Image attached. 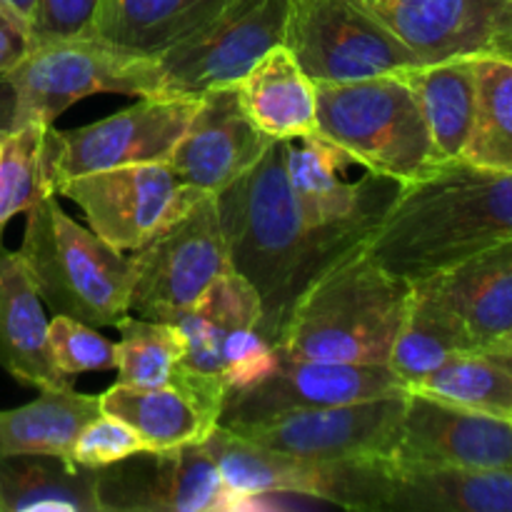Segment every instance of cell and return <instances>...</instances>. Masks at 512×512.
<instances>
[{
	"label": "cell",
	"instance_id": "6da1fadb",
	"mask_svg": "<svg viewBox=\"0 0 512 512\" xmlns=\"http://www.w3.org/2000/svg\"><path fill=\"white\" fill-rule=\"evenodd\" d=\"M215 205L230 265L258 293V333L270 345L305 290L368 240L305 223L285 168V140H275L248 173L220 190Z\"/></svg>",
	"mask_w": 512,
	"mask_h": 512
},
{
	"label": "cell",
	"instance_id": "7a4b0ae2",
	"mask_svg": "<svg viewBox=\"0 0 512 512\" xmlns=\"http://www.w3.org/2000/svg\"><path fill=\"white\" fill-rule=\"evenodd\" d=\"M512 240V173L468 160L435 165L403 185L363 250L408 283Z\"/></svg>",
	"mask_w": 512,
	"mask_h": 512
},
{
	"label": "cell",
	"instance_id": "3957f363",
	"mask_svg": "<svg viewBox=\"0 0 512 512\" xmlns=\"http://www.w3.org/2000/svg\"><path fill=\"white\" fill-rule=\"evenodd\" d=\"M410 293L413 283L355 250L305 290L275 350L298 360L388 365Z\"/></svg>",
	"mask_w": 512,
	"mask_h": 512
},
{
	"label": "cell",
	"instance_id": "277c9868",
	"mask_svg": "<svg viewBox=\"0 0 512 512\" xmlns=\"http://www.w3.org/2000/svg\"><path fill=\"white\" fill-rule=\"evenodd\" d=\"M30 283L55 315L110 328L130 315L133 258L83 228L48 193L25 210L18 250Z\"/></svg>",
	"mask_w": 512,
	"mask_h": 512
},
{
	"label": "cell",
	"instance_id": "5b68a950",
	"mask_svg": "<svg viewBox=\"0 0 512 512\" xmlns=\"http://www.w3.org/2000/svg\"><path fill=\"white\" fill-rule=\"evenodd\" d=\"M315 90V135L343 148L358 165L403 183L438 165L423 108L403 73L315 83Z\"/></svg>",
	"mask_w": 512,
	"mask_h": 512
},
{
	"label": "cell",
	"instance_id": "8992f818",
	"mask_svg": "<svg viewBox=\"0 0 512 512\" xmlns=\"http://www.w3.org/2000/svg\"><path fill=\"white\" fill-rule=\"evenodd\" d=\"M5 75L18 100L15 128L53 125L70 105L90 95H165L158 58L128 53L100 38L33 45Z\"/></svg>",
	"mask_w": 512,
	"mask_h": 512
},
{
	"label": "cell",
	"instance_id": "52a82bcc",
	"mask_svg": "<svg viewBox=\"0 0 512 512\" xmlns=\"http://www.w3.org/2000/svg\"><path fill=\"white\" fill-rule=\"evenodd\" d=\"M205 448L213 455L225 485L235 498V512L245 498L260 493H303L348 510H385L395 468L385 458L313 460L260 448L233 430L218 428Z\"/></svg>",
	"mask_w": 512,
	"mask_h": 512
},
{
	"label": "cell",
	"instance_id": "ba28073f",
	"mask_svg": "<svg viewBox=\"0 0 512 512\" xmlns=\"http://www.w3.org/2000/svg\"><path fill=\"white\" fill-rule=\"evenodd\" d=\"M283 45L313 83H345L423 65L370 0H290Z\"/></svg>",
	"mask_w": 512,
	"mask_h": 512
},
{
	"label": "cell",
	"instance_id": "9c48e42d",
	"mask_svg": "<svg viewBox=\"0 0 512 512\" xmlns=\"http://www.w3.org/2000/svg\"><path fill=\"white\" fill-rule=\"evenodd\" d=\"M55 195L83 210L90 230L120 253H135L208 193L183 183L168 160L123 165L55 183Z\"/></svg>",
	"mask_w": 512,
	"mask_h": 512
},
{
	"label": "cell",
	"instance_id": "30bf717a",
	"mask_svg": "<svg viewBox=\"0 0 512 512\" xmlns=\"http://www.w3.org/2000/svg\"><path fill=\"white\" fill-rule=\"evenodd\" d=\"M198 98L148 95L98 123L45 133L50 188L65 178L168 160L193 120Z\"/></svg>",
	"mask_w": 512,
	"mask_h": 512
},
{
	"label": "cell",
	"instance_id": "8fae6325",
	"mask_svg": "<svg viewBox=\"0 0 512 512\" xmlns=\"http://www.w3.org/2000/svg\"><path fill=\"white\" fill-rule=\"evenodd\" d=\"M215 195L155 235L133 255L130 313L165 320L198 303L210 285L230 273Z\"/></svg>",
	"mask_w": 512,
	"mask_h": 512
},
{
	"label": "cell",
	"instance_id": "7c38bea8",
	"mask_svg": "<svg viewBox=\"0 0 512 512\" xmlns=\"http://www.w3.org/2000/svg\"><path fill=\"white\" fill-rule=\"evenodd\" d=\"M290 0H230L210 23L158 58L165 95L200 98L235 85L268 50L285 43Z\"/></svg>",
	"mask_w": 512,
	"mask_h": 512
},
{
	"label": "cell",
	"instance_id": "4fadbf2b",
	"mask_svg": "<svg viewBox=\"0 0 512 512\" xmlns=\"http://www.w3.org/2000/svg\"><path fill=\"white\" fill-rule=\"evenodd\" d=\"M403 410L405 390H400L358 403L293 410L228 430L260 448L295 458L390 460L400 440Z\"/></svg>",
	"mask_w": 512,
	"mask_h": 512
},
{
	"label": "cell",
	"instance_id": "5bb4252c",
	"mask_svg": "<svg viewBox=\"0 0 512 512\" xmlns=\"http://www.w3.org/2000/svg\"><path fill=\"white\" fill-rule=\"evenodd\" d=\"M103 512H235L213 455L203 443L140 450L98 468Z\"/></svg>",
	"mask_w": 512,
	"mask_h": 512
},
{
	"label": "cell",
	"instance_id": "9a60e30c",
	"mask_svg": "<svg viewBox=\"0 0 512 512\" xmlns=\"http://www.w3.org/2000/svg\"><path fill=\"white\" fill-rule=\"evenodd\" d=\"M350 165H358L355 158L315 133L285 140V168L305 223L370 238L405 183L368 168L358 180H345Z\"/></svg>",
	"mask_w": 512,
	"mask_h": 512
},
{
	"label": "cell",
	"instance_id": "2e32d148",
	"mask_svg": "<svg viewBox=\"0 0 512 512\" xmlns=\"http://www.w3.org/2000/svg\"><path fill=\"white\" fill-rule=\"evenodd\" d=\"M395 470H475L512 465V420L405 390Z\"/></svg>",
	"mask_w": 512,
	"mask_h": 512
},
{
	"label": "cell",
	"instance_id": "e0dca14e",
	"mask_svg": "<svg viewBox=\"0 0 512 512\" xmlns=\"http://www.w3.org/2000/svg\"><path fill=\"white\" fill-rule=\"evenodd\" d=\"M400 390L405 388L388 365L328 363L280 355L278 368L268 378L225 395L220 425L235 428L293 410L358 403Z\"/></svg>",
	"mask_w": 512,
	"mask_h": 512
},
{
	"label": "cell",
	"instance_id": "ac0fdd59",
	"mask_svg": "<svg viewBox=\"0 0 512 512\" xmlns=\"http://www.w3.org/2000/svg\"><path fill=\"white\" fill-rule=\"evenodd\" d=\"M375 10L423 65L463 55L512 60L508 0H390Z\"/></svg>",
	"mask_w": 512,
	"mask_h": 512
},
{
	"label": "cell",
	"instance_id": "d6986e66",
	"mask_svg": "<svg viewBox=\"0 0 512 512\" xmlns=\"http://www.w3.org/2000/svg\"><path fill=\"white\" fill-rule=\"evenodd\" d=\"M273 143L245 113L235 85H225L200 95L193 120L168 163L183 183L218 195L248 173Z\"/></svg>",
	"mask_w": 512,
	"mask_h": 512
},
{
	"label": "cell",
	"instance_id": "ffe728a7",
	"mask_svg": "<svg viewBox=\"0 0 512 512\" xmlns=\"http://www.w3.org/2000/svg\"><path fill=\"white\" fill-rule=\"evenodd\" d=\"M260 315L263 308L255 288L243 275L230 270L210 285L198 303L165 318L163 323L175 325L185 340L175 385L220 415L228 393L223 380L225 340L238 328H258Z\"/></svg>",
	"mask_w": 512,
	"mask_h": 512
},
{
	"label": "cell",
	"instance_id": "44dd1931",
	"mask_svg": "<svg viewBox=\"0 0 512 512\" xmlns=\"http://www.w3.org/2000/svg\"><path fill=\"white\" fill-rule=\"evenodd\" d=\"M475 348L512 345V240L418 280Z\"/></svg>",
	"mask_w": 512,
	"mask_h": 512
},
{
	"label": "cell",
	"instance_id": "7402d4cb",
	"mask_svg": "<svg viewBox=\"0 0 512 512\" xmlns=\"http://www.w3.org/2000/svg\"><path fill=\"white\" fill-rule=\"evenodd\" d=\"M0 368L30 388H65L48 348V318L18 253L0 243Z\"/></svg>",
	"mask_w": 512,
	"mask_h": 512
},
{
	"label": "cell",
	"instance_id": "603a6c76",
	"mask_svg": "<svg viewBox=\"0 0 512 512\" xmlns=\"http://www.w3.org/2000/svg\"><path fill=\"white\" fill-rule=\"evenodd\" d=\"M245 113L273 140L318 130V90L285 45H275L235 83Z\"/></svg>",
	"mask_w": 512,
	"mask_h": 512
},
{
	"label": "cell",
	"instance_id": "cb8c5ba5",
	"mask_svg": "<svg viewBox=\"0 0 512 512\" xmlns=\"http://www.w3.org/2000/svg\"><path fill=\"white\" fill-rule=\"evenodd\" d=\"M100 413L130 425L148 450L205 443L220 425L215 410L175 383L155 388L115 383L100 395Z\"/></svg>",
	"mask_w": 512,
	"mask_h": 512
},
{
	"label": "cell",
	"instance_id": "d4e9b609",
	"mask_svg": "<svg viewBox=\"0 0 512 512\" xmlns=\"http://www.w3.org/2000/svg\"><path fill=\"white\" fill-rule=\"evenodd\" d=\"M230 0H103L93 38L160 58L215 18Z\"/></svg>",
	"mask_w": 512,
	"mask_h": 512
},
{
	"label": "cell",
	"instance_id": "484cf974",
	"mask_svg": "<svg viewBox=\"0 0 512 512\" xmlns=\"http://www.w3.org/2000/svg\"><path fill=\"white\" fill-rule=\"evenodd\" d=\"M103 512L98 468L63 455L0 458V512Z\"/></svg>",
	"mask_w": 512,
	"mask_h": 512
},
{
	"label": "cell",
	"instance_id": "4316f807",
	"mask_svg": "<svg viewBox=\"0 0 512 512\" xmlns=\"http://www.w3.org/2000/svg\"><path fill=\"white\" fill-rule=\"evenodd\" d=\"M388 512H512V465L475 470H395Z\"/></svg>",
	"mask_w": 512,
	"mask_h": 512
},
{
	"label": "cell",
	"instance_id": "83f0119b",
	"mask_svg": "<svg viewBox=\"0 0 512 512\" xmlns=\"http://www.w3.org/2000/svg\"><path fill=\"white\" fill-rule=\"evenodd\" d=\"M475 58L463 55L403 70L423 108L438 165L463 160L475 120Z\"/></svg>",
	"mask_w": 512,
	"mask_h": 512
},
{
	"label": "cell",
	"instance_id": "f1b7e54d",
	"mask_svg": "<svg viewBox=\"0 0 512 512\" xmlns=\"http://www.w3.org/2000/svg\"><path fill=\"white\" fill-rule=\"evenodd\" d=\"M100 415V395L45 388L28 405L0 410V458L5 455H63L70 458L75 438ZM73 460V458H70Z\"/></svg>",
	"mask_w": 512,
	"mask_h": 512
},
{
	"label": "cell",
	"instance_id": "f546056e",
	"mask_svg": "<svg viewBox=\"0 0 512 512\" xmlns=\"http://www.w3.org/2000/svg\"><path fill=\"white\" fill-rule=\"evenodd\" d=\"M410 390L512 420V345L450 355L438 370Z\"/></svg>",
	"mask_w": 512,
	"mask_h": 512
},
{
	"label": "cell",
	"instance_id": "4dcf8cb0",
	"mask_svg": "<svg viewBox=\"0 0 512 512\" xmlns=\"http://www.w3.org/2000/svg\"><path fill=\"white\" fill-rule=\"evenodd\" d=\"M473 350L460 325L413 283L405 320L390 350L388 368L405 390L415 388L420 380L438 370L450 355Z\"/></svg>",
	"mask_w": 512,
	"mask_h": 512
},
{
	"label": "cell",
	"instance_id": "1f68e13d",
	"mask_svg": "<svg viewBox=\"0 0 512 512\" xmlns=\"http://www.w3.org/2000/svg\"><path fill=\"white\" fill-rule=\"evenodd\" d=\"M463 160L512 173V60L475 58V120Z\"/></svg>",
	"mask_w": 512,
	"mask_h": 512
},
{
	"label": "cell",
	"instance_id": "d6a6232c",
	"mask_svg": "<svg viewBox=\"0 0 512 512\" xmlns=\"http://www.w3.org/2000/svg\"><path fill=\"white\" fill-rule=\"evenodd\" d=\"M48 128L43 123H25L0 138V243L5 225L15 215L53 193L45 158Z\"/></svg>",
	"mask_w": 512,
	"mask_h": 512
},
{
	"label": "cell",
	"instance_id": "836d02e7",
	"mask_svg": "<svg viewBox=\"0 0 512 512\" xmlns=\"http://www.w3.org/2000/svg\"><path fill=\"white\" fill-rule=\"evenodd\" d=\"M115 328L123 335L118 343V383L140 388L175 383L185 353V340L175 325L128 315Z\"/></svg>",
	"mask_w": 512,
	"mask_h": 512
},
{
	"label": "cell",
	"instance_id": "e575fe53",
	"mask_svg": "<svg viewBox=\"0 0 512 512\" xmlns=\"http://www.w3.org/2000/svg\"><path fill=\"white\" fill-rule=\"evenodd\" d=\"M48 348L55 368L68 380L118 368V343H110L93 325L68 315L48 320Z\"/></svg>",
	"mask_w": 512,
	"mask_h": 512
},
{
	"label": "cell",
	"instance_id": "d590c367",
	"mask_svg": "<svg viewBox=\"0 0 512 512\" xmlns=\"http://www.w3.org/2000/svg\"><path fill=\"white\" fill-rule=\"evenodd\" d=\"M140 450H148V445L140 440V435L130 425L113 418V415L100 413L80 430L73 450H70V458L85 468H105V465L130 458Z\"/></svg>",
	"mask_w": 512,
	"mask_h": 512
},
{
	"label": "cell",
	"instance_id": "8d00e7d4",
	"mask_svg": "<svg viewBox=\"0 0 512 512\" xmlns=\"http://www.w3.org/2000/svg\"><path fill=\"white\" fill-rule=\"evenodd\" d=\"M103 0H38L30 25V48L93 38Z\"/></svg>",
	"mask_w": 512,
	"mask_h": 512
},
{
	"label": "cell",
	"instance_id": "74e56055",
	"mask_svg": "<svg viewBox=\"0 0 512 512\" xmlns=\"http://www.w3.org/2000/svg\"><path fill=\"white\" fill-rule=\"evenodd\" d=\"M280 363V355L275 345H270L258 328H238L228 335L223 350V380L225 388L240 390L248 385L260 383L268 378ZM225 393V395H228Z\"/></svg>",
	"mask_w": 512,
	"mask_h": 512
},
{
	"label": "cell",
	"instance_id": "f35d334b",
	"mask_svg": "<svg viewBox=\"0 0 512 512\" xmlns=\"http://www.w3.org/2000/svg\"><path fill=\"white\" fill-rule=\"evenodd\" d=\"M30 50V30L20 25L5 8H0V73L20 63Z\"/></svg>",
	"mask_w": 512,
	"mask_h": 512
},
{
	"label": "cell",
	"instance_id": "ab89813d",
	"mask_svg": "<svg viewBox=\"0 0 512 512\" xmlns=\"http://www.w3.org/2000/svg\"><path fill=\"white\" fill-rule=\"evenodd\" d=\"M15 108H18V100H15L13 85L8 75L0 73V138L15 128Z\"/></svg>",
	"mask_w": 512,
	"mask_h": 512
},
{
	"label": "cell",
	"instance_id": "60d3db41",
	"mask_svg": "<svg viewBox=\"0 0 512 512\" xmlns=\"http://www.w3.org/2000/svg\"><path fill=\"white\" fill-rule=\"evenodd\" d=\"M35 5H38V0H0V8L8 10V13L13 15L20 25H25L28 30H30V25H33Z\"/></svg>",
	"mask_w": 512,
	"mask_h": 512
},
{
	"label": "cell",
	"instance_id": "b9f144b4",
	"mask_svg": "<svg viewBox=\"0 0 512 512\" xmlns=\"http://www.w3.org/2000/svg\"><path fill=\"white\" fill-rule=\"evenodd\" d=\"M390 0H378V3H375V8H383V5H388Z\"/></svg>",
	"mask_w": 512,
	"mask_h": 512
},
{
	"label": "cell",
	"instance_id": "7bdbcfd3",
	"mask_svg": "<svg viewBox=\"0 0 512 512\" xmlns=\"http://www.w3.org/2000/svg\"><path fill=\"white\" fill-rule=\"evenodd\" d=\"M370 3H373V5H375V3H378V0H370Z\"/></svg>",
	"mask_w": 512,
	"mask_h": 512
},
{
	"label": "cell",
	"instance_id": "ee69618b",
	"mask_svg": "<svg viewBox=\"0 0 512 512\" xmlns=\"http://www.w3.org/2000/svg\"><path fill=\"white\" fill-rule=\"evenodd\" d=\"M508 3H512V0H508Z\"/></svg>",
	"mask_w": 512,
	"mask_h": 512
}]
</instances>
